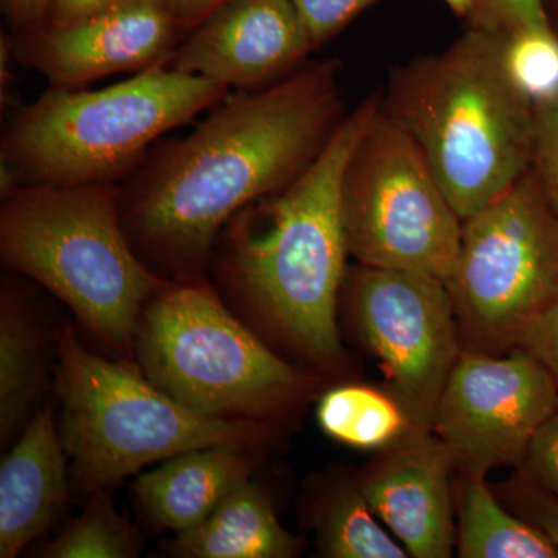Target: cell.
Masks as SVG:
<instances>
[{
    "mask_svg": "<svg viewBox=\"0 0 558 558\" xmlns=\"http://www.w3.org/2000/svg\"><path fill=\"white\" fill-rule=\"evenodd\" d=\"M337 61L234 92L186 137L161 145L120 185L132 248L168 281L205 277L242 208L288 189L344 119Z\"/></svg>",
    "mask_w": 558,
    "mask_h": 558,
    "instance_id": "obj_1",
    "label": "cell"
},
{
    "mask_svg": "<svg viewBox=\"0 0 558 558\" xmlns=\"http://www.w3.org/2000/svg\"><path fill=\"white\" fill-rule=\"evenodd\" d=\"M380 102L381 92L366 97L295 182L234 215L209 259L213 286L230 310L319 376L348 369L337 323L349 256L341 185Z\"/></svg>",
    "mask_w": 558,
    "mask_h": 558,
    "instance_id": "obj_2",
    "label": "cell"
},
{
    "mask_svg": "<svg viewBox=\"0 0 558 558\" xmlns=\"http://www.w3.org/2000/svg\"><path fill=\"white\" fill-rule=\"evenodd\" d=\"M509 35L469 22L438 53L392 72L381 109L417 143L462 222L532 168L535 105L506 65Z\"/></svg>",
    "mask_w": 558,
    "mask_h": 558,
    "instance_id": "obj_3",
    "label": "cell"
},
{
    "mask_svg": "<svg viewBox=\"0 0 558 558\" xmlns=\"http://www.w3.org/2000/svg\"><path fill=\"white\" fill-rule=\"evenodd\" d=\"M119 183L25 185L2 196L0 258L72 311L112 354L135 363L143 307L168 279L132 248Z\"/></svg>",
    "mask_w": 558,
    "mask_h": 558,
    "instance_id": "obj_4",
    "label": "cell"
},
{
    "mask_svg": "<svg viewBox=\"0 0 558 558\" xmlns=\"http://www.w3.org/2000/svg\"><path fill=\"white\" fill-rule=\"evenodd\" d=\"M229 94L170 62L100 90L51 87L10 120L0 156L2 196L25 185L117 183L161 135Z\"/></svg>",
    "mask_w": 558,
    "mask_h": 558,
    "instance_id": "obj_5",
    "label": "cell"
},
{
    "mask_svg": "<svg viewBox=\"0 0 558 558\" xmlns=\"http://www.w3.org/2000/svg\"><path fill=\"white\" fill-rule=\"evenodd\" d=\"M51 387L61 407L73 492L86 497L185 451L264 449L279 428L190 409L157 388L137 363L95 354L65 318L57 326Z\"/></svg>",
    "mask_w": 558,
    "mask_h": 558,
    "instance_id": "obj_6",
    "label": "cell"
},
{
    "mask_svg": "<svg viewBox=\"0 0 558 558\" xmlns=\"http://www.w3.org/2000/svg\"><path fill=\"white\" fill-rule=\"evenodd\" d=\"M135 363L190 409L279 427L322 376L292 365L222 300L208 275L170 281L143 307Z\"/></svg>",
    "mask_w": 558,
    "mask_h": 558,
    "instance_id": "obj_7",
    "label": "cell"
},
{
    "mask_svg": "<svg viewBox=\"0 0 558 558\" xmlns=\"http://www.w3.org/2000/svg\"><path fill=\"white\" fill-rule=\"evenodd\" d=\"M462 349L505 354L558 303V213L531 168L462 222L446 281Z\"/></svg>",
    "mask_w": 558,
    "mask_h": 558,
    "instance_id": "obj_8",
    "label": "cell"
},
{
    "mask_svg": "<svg viewBox=\"0 0 558 558\" xmlns=\"http://www.w3.org/2000/svg\"><path fill=\"white\" fill-rule=\"evenodd\" d=\"M349 256L447 281L462 220L409 132L380 108L349 157L341 185Z\"/></svg>",
    "mask_w": 558,
    "mask_h": 558,
    "instance_id": "obj_9",
    "label": "cell"
},
{
    "mask_svg": "<svg viewBox=\"0 0 558 558\" xmlns=\"http://www.w3.org/2000/svg\"><path fill=\"white\" fill-rule=\"evenodd\" d=\"M341 300L411 427L433 432L440 396L462 352L446 281L359 264L347 271Z\"/></svg>",
    "mask_w": 558,
    "mask_h": 558,
    "instance_id": "obj_10",
    "label": "cell"
},
{
    "mask_svg": "<svg viewBox=\"0 0 558 558\" xmlns=\"http://www.w3.org/2000/svg\"><path fill=\"white\" fill-rule=\"evenodd\" d=\"M557 411V380L524 349L498 355L462 349L433 432L459 472L487 476L520 469L539 428Z\"/></svg>",
    "mask_w": 558,
    "mask_h": 558,
    "instance_id": "obj_11",
    "label": "cell"
},
{
    "mask_svg": "<svg viewBox=\"0 0 558 558\" xmlns=\"http://www.w3.org/2000/svg\"><path fill=\"white\" fill-rule=\"evenodd\" d=\"M185 32L174 0H124L73 24L14 33V57L24 68L72 87L113 73L168 64Z\"/></svg>",
    "mask_w": 558,
    "mask_h": 558,
    "instance_id": "obj_12",
    "label": "cell"
},
{
    "mask_svg": "<svg viewBox=\"0 0 558 558\" xmlns=\"http://www.w3.org/2000/svg\"><path fill=\"white\" fill-rule=\"evenodd\" d=\"M454 465L432 429L409 432L355 473L374 515L414 558H449L457 549Z\"/></svg>",
    "mask_w": 558,
    "mask_h": 558,
    "instance_id": "obj_13",
    "label": "cell"
},
{
    "mask_svg": "<svg viewBox=\"0 0 558 558\" xmlns=\"http://www.w3.org/2000/svg\"><path fill=\"white\" fill-rule=\"evenodd\" d=\"M314 49L290 0H229L179 44L172 69L248 90L295 72Z\"/></svg>",
    "mask_w": 558,
    "mask_h": 558,
    "instance_id": "obj_14",
    "label": "cell"
},
{
    "mask_svg": "<svg viewBox=\"0 0 558 558\" xmlns=\"http://www.w3.org/2000/svg\"><path fill=\"white\" fill-rule=\"evenodd\" d=\"M49 398L0 464V558H14L68 508L73 492L69 454Z\"/></svg>",
    "mask_w": 558,
    "mask_h": 558,
    "instance_id": "obj_15",
    "label": "cell"
},
{
    "mask_svg": "<svg viewBox=\"0 0 558 558\" xmlns=\"http://www.w3.org/2000/svg\"><path fill=\"white\" fill-rule=\"evenodd\" d=\"M260 450L204 447L140 473L132 495L143 520L154 532L180 534L196 527L238 484L253 476Z\"/></svg>",
    "mask_w": 558,
    "mask_h": 558,
    "instance_id": "obj_16",
    "label": "cell"
},
{
    "mask_svg": "<svg viewBox=\"0 0 558 558\" xmlns=\"http://www.w3.org/2000/svg\"><path fill=\"white\" fill-rule=\"evenodd\" d=\"M57 319L31 290L3 281L0 292V444L20 438L46 402L57 362Z\"/></svg>",
    "mask_w": 558,
    "mask_h": 558,
    "instance_id": "obj_17",
    "label": "cell"
},
{
    "mask_svg": "<svg viewBox=\"0 0 558 558\" xmlns=\"http://www.w3.org/2000/svg\"><path fill=\"white\" fill-rule=\"evenodd\" d=\"M303 546L278 520L266 488L250 476L196 527L174 534L165 550L178 558H293Z\"/></svg>",
    "mask_w": 558,
    "mask_h": 558,
    "instance_id": "obj_18",
    "label": "cell"
},
{
    "mask_svg": "<svg viewBox=\"0 0 558 558\" xmlns=\"http://www.w3.org/2000/svg\"><path fill=\"white\" fill-rule=\"evenodd\" d=\"M303 517L314 531L319 557L405 558L407 549L384 529L348 470L314 476L303 501Z\"/></svg>",
    "mask_w": 558,
    "mask_h": 558,
    "instance_id": "obj_19",
    "label": "cell"
},
{
    "mask_svg": "<svg viewBox=\"0 0 558 558\" xmlns=\"http://www.w3.org/2000/svg\"><path fill=\"white\" fill-rule=\"evenodd\" d=\"M454 481L457 553L462 558H558L546 535L512 512L486 476L459 472Z\"/></svg>",
    "mask_w": 558,
    "mask_h": 558,
    "instance_id": "obj_20",
    "label": "cell"
},
{
    "mask_svg": "<svg viewBox=\"0 0 558 558\" xmlns=\"http://www.w3.org/2000/svg\"><path fill=\"white\" fill-rule=\"evenodd\" d=\"M319 428L328 438L359 450H381L409 432L398 400L369 385L343 384L319 396Z\"/></svg>",
    "mask_w": 558,
    "mask_h": 558,
    "instance_id": "obj_21",
    "label": "cell"
},
{
    "mask_svg": "<svg viewBox=\"0 0 558 558\" xmlns=\"http://www.w3.org/2000/svg\"><path fill=\"white\" fill-rule=\"evenodd\" d=\"M140 538L130 520L121 515L112 490L95 492L86 509L57 538L39 549L46 558H134Z\"/></svg>",
    "mask_w": 558,
    "mask_h": 558,
    "instance_id": "obj_22",
    "label": "cell"
},
{
    "mask_svg": "<svg viewBox=\"0 0 558 558\" xmlns=\"http://www.w3.org/2000/svg\"><path fill=\"white\" fill-rule=\"evenodd\" d=\"M506 65L515 86L534 105L558 98V36L554 28L510 35Z\"/></svg>",
    "mask_w": 558,
    "mask_h": 558,
    "instance_id": "obj_23",
    "label": "cell"
},
{
    "mask_svg": "<svg viewBox=\"0 0 558 558\" xmlns=\"http://www.w3.org/2000/svg\"><path fill=\"white\" fill-rule=\"evenodd\" d=\"M499 499L512 512L537 527L558 550V497L543 487L526 470L519 473L495 490Z\"/></svg>",
    "mask_w": 558,
    "mask_h": 558,
    "instance_id": "obj_24",
    "label": "cell"
},
{
    "mask_svg": "<svg viewBox=\"0 0 558 558\" xmlns=\"http://www.w3.org/2000/svg\"><path fill=\"white\" fill-rule=\"evenodd\" d=\"M469 22L515 35L520 32L553 31L545 0H476Z\"/></svg>",
    "mask_w": 558,
    "mask_h": 558,
    "instance_id": "obj_25",
    "label": "cell"
},
{
    "mask_svg": "<svg viewBox=\"0 0 558 558\" xmlns=\"http://www.w3.org/2000/svg\"><path fill=\"white\" fill-rule=\"evenodd\" d=\"M299 11L301 21L314 49L339 35L363 11L380 0H290Z\"/></svg>",
    "mask_w": 558,
    "mask_h": 558,
    "instance_id": "obj_26",
    "label": "cell"
},
{
    "mask_svg": "<svg viewBox=\"0 0 558 558\" xmlns=\"http://www.w3.org/2000/svg\"><path fill=\"white\" fill-rule=\"evenodd\" d=\"M534 170L558 213V98L535 105Z\"/></svg>",
    "mask_w": 558,
    "mask_h": 558,
    "instance_id": "obj_27",
    "label": "cell"
},
{
    "mask_svg": "<svg viewBox=\"0 0 558 558\" xmlns=\"http://www.w3.org/2000/svg\"><path fill=\"white\" fill-rule=\"evenodd\" d=\"M521 469L558 497V411L539 428Z\"/></svg>",
    "mask_w": 558,
    "mask_h": 558,
    "instance_id": "obj_28",
    "label": "cell"
},
{
    "mask_svg": "<svg viewBox=\"0 0 558 558\" xmlns=\"http://www.w3.org/2000/svg\"><path fill=\"white\" fill-rule=\"evenodd\" d=\"M517 348L534 355L558 384V303L529 326Z\"/></svg>",
    "mask_w": 558,
    "mask_h": 558,
    "instance_id": "obj_29",
    "label": "cell"
},
{
    "mask_svg": "<svg viewBox=\"0 0 558 558\" xmlns=\"http://www.w3.org/2000/svg\"><path fill=\"white\" fill-rule=\"evenodd\" d=\"M124 0H51L44 25L61 27L94 16ZM40 24V25H43Z\"/></svg>",
    "mask_w": 558,
    "mask_h": 558,
    "instance_id": "obj_30",
    "label": "cell"
},
{
    "mask_svg": "<svg viewBox=\"0 0 558 558\" xmlns=\"http://www.w3.org/2000/svg\"><path fill=\"white\" fill-rule=\"evenodd\" d=\"M51 0H0L3 16L14 33L39 27L47 17Z\"/></svg>",
    "mask_w": 558,
    "mask_h": 558,
    "instance_id": "obj_31",
    "label": "cell"
},
{
    "mask_svg": "<svg viewBox=\"0 0 558 558\" xmlns=\"http://www.w3.org/2000/svg\"><path fill=\"white\" fill-rule=\"evenodd\" d=\"M229 0H174L185 36Z\"/></svg>",
    "mask_w": 558,
    "mask_h": 558,
    "instance_id": "obj_32",
    "label": "cell"
},
{
    "mask_svg": "<svg viewBox=\"0 0 558 558\" xmlns=\"http://www.w3.org/2000/svg\"><path fill=\"white\" fill-rule=\"evenodd\" d=\"M449 5V9L453 11L459 17H465L469 20L470 14L475 10L476 0H444Z\"/></svg>",
    "mask_w": 558,
    "mask_h": 558,
    "instance_id": "obj_33",
    "label": "cell"
}]
</instances>
